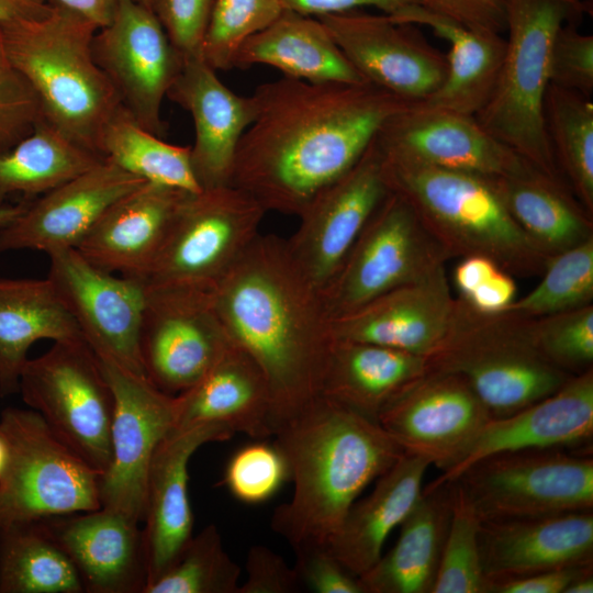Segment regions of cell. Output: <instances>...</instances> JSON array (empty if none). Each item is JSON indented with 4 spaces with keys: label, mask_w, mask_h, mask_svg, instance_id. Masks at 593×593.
<instances>
[{
    "label": "cell",
    "mask_w": 593,
    "mask_h": 593,
    "mask_svg": "<svg viewBox=\"0 0 593 593\" xmlns=\"http://www.w3.org/2000/svg\"><path fill=\"white\" fill-rule=\"evenodd\" d=\"M251 98L255 116L238 143L230 184L266 212L296 216L414 103L368 82L287 77L258 86Z\"/></svg>",
    "instance_id": "obj_1"
},
{
    "label": "cell",
    "mask_w": 593,
    "mask_h": 593,
    "mask_svg": "<svg viewBox=\"0 0 593 593\" xmlns=\"http://www.w3.org/2000/svg\"><path fill=\"white\" fill-rule=\"evenodd\" d=\"M210 293L230 340L267 380L276 432L320 396L333 340L320 295L296 270L286 239L260 233Z\"/></svg>",
    "instance_id": "obj_2"
},
{
    "label": "cell",
    "mask_w": 593,
    "mask_h": 593,
    "mask_svg": "<svg viewBox=\"0 0 593 593\" xmlns=\"http://www.w3.org/2000/svg\"><path fill=\"white\" fill-rule=\"evenodd\" d=\"M272 437L293 494L271 528L293 550L326 547L361 492L405 454L378 422L322 395Z\"/></svg>",
    "instance_id": "obj_3"
},
{
    "label": "cell",
    "mask_w": 593,
    "mask_h": 593,
    "mask_svg": "<svg viewBox=\"0 0 593 593\" xmlns=\"http://www.w3.org/2000/svg\"><path fill=\"white\" fill-rule=\"evenodd\" d=\"M98 30L85 16L54 2L42 16L0 24L7 55L33 88L43 119L75 144L101 156L102 131L122 104L93 57Z\"/></svg>",
    "instance_id": "obj_4"
},
{
    "label": "cell",
    "mask_w": 593,
    "mask_h": 593,
    "mask_svg": "<svg viewBox=\"0 0 593 593\" xmlns=\"http://www.w3.org/2000/svg\"><path fill=\"white\" fill-rule=\"evenodd\" d=\"M381 150L389 190L412 206L450 258L482 255L512 276L542 273L549 256L513 220L493 179Z\"/></svg>",
    "instance_id": "obj_5"
},
{
    "label": "cell",
    "mask_w": 593,
    "mask_h": 593,
    "mask_svg": "<svg viewBox=\"0 0 593 593\" xmlns=\"http://www.w3.org/2000/svg\"><path fill=\"white\" fill-rule=\"evenodd\" d=\"M507 37L495 89L475 115L499 141L548 177L564 181L545 125L550 52L559 29L581 23L582 0H502ZM567 183V182H566Z\"/></svg>",
    "instance_id": "obj_6"
},
{
    "label": "cell",
    "mask_w": 593,
    "mask_h": 593,
    "mask_svg": "<svg viewBox=\"0 0 593 593\" xmlns=\"http://www.w3.org/2000/svg\"><path fill=\"white\" fill-rule=\"evenodd\" d=\"M427 369L460 374L492 418L511 415L557 391L573 374L547 361L519 317L484 315L458 298L456 322Z\"/></svg>",
    "instance_id": "obj_7"
},
{
    "label": "cell",
    "mask_w": 593,
    "mask_h": 593,
    "mask_svg": "<svg viewBox=\"0 0 593 593\" xmlns=\"http://www.w3.org/2000/svg\"><path fill=\"white\" fill-rule=\"evenodd\" d=\"M0 433L8 448L0 473V528L101 507L102 473L64 444L37 412L4 409Z\"/></svg>",
    "instance_id": "obj_8"
},
{
    "label": "cell",
    "mask_w": 593,
    "mask_h": 593,
    "mask_svg": "<svg viewBox=\"0 0 593 593\" xmlns=\"http://www.w3.org/2000/svg\"><path fill=\"white\" fill-rule=\"evenodd\" d=\"M450 481L480 521L593 511V459L564 448L488 456Z\"/></svg>",
    "instance_id": "obj_9"
},
{
    "label": "cell",
    "mask_w": 593,
    "mask_h": 593,
    "mask_svg": "<svg viewBox=\"0 0 593 593\" xmlns=\"http://www.w3.org/2000/svg\"><path fill=\"white\" fill-rule=\"evenodd\" d=\"M267 212L232 184L189 193L143 281L210 291L259 234Z\"/></svg>",
    "instance_id": "obj_10"
},
{
    "label": "cell",
    "mask_w": 593,
    "mask_h": 593,
    "mask_svg": "<svg viewBox=\"0 0 593 593\" xmlns=\"http://www.w3.org/2000/svg\"><path fill=\"white\" fill-rule=\"evenodd\" d=\"M19 393L64 444L93 469L107 471L114 396L85 340L54 342L45 354L27 359Z\"/></svg>",
    "instance_id": "obj_11"
},
{
    "label": "cell",
    "mask_w": 593,
    "mask_h": 593,
    "mask_svg": "<svg viewBox=\"0 0 593 593\" xmlns=\"http://www.w3.org/2000/svg\"><path fill=\"white\" fill-rule=\"evenodd\" d=\"M450 259L412 206L390 191L320 295L328 320L347 314Z\"/></svg>",
    "instance_id": "obj_12"
},
{
    "label": "cell",
    "mask_w": 593,
    "mask_h": 593,
    "mask_svg": "<svg viewBox=\"0 0 593 593\" xmlns=\"http://www.w3.org/2000/svg\"><path fill=\"white\" fill-rule=\"evenodd\" d=\"M491 418L465 378L427 369L385 403L377 422L405 454L444 473L462 460Z\"/></svg>",
    "instance_id": "obj_13"
},
{
    "label": "cell",
    "mask_w": 593,
    "mask_h": 593,
    "mask_svg": "<svg viewBox=\"0 0 593 593\" xmlns=\"http://www.w3.org/2000/svg\"><path fill=\"white\" fill-rule=\"evenodd\" d=\"M389 192L376 136L359 160L299 214V227L286 246L296 270L318 295Z\"/></svg>",
    "instance_id": "obj_14"
},
{
    "label": "cell",
    "mask_w": 593,
    "mask_h": 593,
    "mask_svg": "<svg viewBox=\"0 0 593 593\" xmlns=\"http://www.w3.org/2000/svg\"><path fill=\"white\" fill-rule=\"evenodd\" d=\"M47 255L46 278L96 356L146 377L139 348L145 282L100 269L75 248Z\"/></svg>",
    "instance_id": "obj_15"
},
{
    "label": "cell",
    "mask_w": 593,
    "mask_h": 593,
    "mask_svg": "<svg viewBox=\"0 0 593 593\" xmlns=\"http://www.w3.org/2000/svg\"><path fill=\"white\" fill-rule=\"evenodd\" d=\"M139 348L147 379L177 395L233 346L206 290L147 288Z\"/></svg>",
    "instance_id": "obj_16"
},
{
    "label": "cell",
    "mask_w": 593,
    "mask_h": 593,
    "mask_svg": "<svg viewBox=\"0 0 593 593\" xmlns=\"http://www.w3.org/2000/svg\"><path fill=\"white\" fill-rule=\"evenodd\" d=\"M93 57L122 107L146 131L161 137L164 99L182 65L152 8L120 0L112 22L97 31Z\"/></svg>",
    "instance_id": "obj_17"
},
{
    "label": "cell",
    "mask_w": 593,
    "mask_h": 593,
    "mask_svg": "<svg viewBox=\"0 0 593 593\" xmlns=\"http://www.w3.org/2000/svg\"><path fill=\"white\" fill-rule=\"evenodd\" d=\"M98 359L114 396L112 458L100 481L101 507L141 523L149 465L159 444L174 429L176 395L109 359Z\"/></svg>",
    "instance_id": "obj_18"
},
{
    "label": "cell",
    "mask_w": 593,
    "mask_h": 593,
    "mask_svg": "<svg viewBox=\"0 0 593 593\" xmlns=\"http://www.w3.org/2000/svg\"><path fill=\"white\" fill-rule=\"evenodd\" d=\"M318 19L370 85L419 102L430 97L446 77V55L426 40L417 25L382 12L356 10Z\"/></svg>",
    "instance_id": "obj_19"
},
{
    "label": "cell",
    "mask_w": 593,
    "mask_h": 593,
    "mask_svg": "<svg viewBox=\"0 0 593 593\" xmlns=\"http://www.w3.org/2000/svg\"><path fill=\"white\" fill-rule=\"evenodd\" d=\"M380 146L421 163L489 179L539 170L488 132L474 115L422 109L415 102L377 135Z\"/></svg>",
    "instance_id": "obj_20"
},
{
    "label": "cell",
    "mask_w": 593,
    "mask_h": 593,
    "mask_svg": "<svg viewBox=\"0 0 593 593\" xmlns=\"http://www.w3.org/2000/svg\"><path fill=\"white\" fill-rule=\"evenodd\" d=\"M458 315L446 267L328 320L334 339L390 347L428 358L448 337Z\"/></svg>",
    "instance_id": "obj_21"
},
{
    "label": "cell",
    "mask_w": 593,
    "mask_h": 593,
    "mask_svg": "<svg viewBox=\"0 0 593 593\" xmlns=\"http://www.w3.org/2000/svg\"><path fill=\"white\" fill-rule=\"evenodd\" d=\"M146 181L108 158L27 201L24 212L0 227V253L76 248L105 211Z\"/></svg>",
    "instance_id": "obj_22"
},
{
    "label": "cell",
    "mask_w": 593,
    "mask_h": 593,
    "mask_svg": "<svg viewBox=\"0 0 593 593\" xmlns=\"http://www.w3.org/2000/svg\"><path fill=\"white\" fill-rule=\"evenodd\" d=\"M72 562L88 593H143L147 556L143 528L100 507L37 521Z\"/></svg>",
    "instance_id": "obj_23"
},
{
    "label": "cell",
    "mask_w": 593,
    "mask_h": 593,
    "mask_svg": "<svg viewBox=\"0 0 593 593\" xmlns=\"http://www.w3.org/2000/svg\"><path fill=\"white\" fill-rule=\"evenodd\" d=\"M167 98L192 116L191 164L201 189L228 186L238 143L255 116L251 96L228 89L199 55L182 57Z\"/></svg>",
    "instance_id": "obj_24"
},
{
    "label": "cell",
    "mask_w": 593,
    "mask_h": 593,
    "mask_svg": "<svg viewBox=\"0 0 593 593\" xmlns=\"http://www.w3.org/2000/svg\"><path fill=\"white\" fill-rule=\"evenodd\" d=\"M233 434L223 424H200L170 433L157 447L147 474L143 519L146 586L176 560L192 537L193 515L188 496V465L192 455L201 446L227 440Z\"/></svg>",
    "instance_id": "obj_25"
},
{
    "label": "cell",
    "mask_w": 593,
    "mask_h": 593,
    "mask_svg": "<svg viewBox=\"0 0 593 593\" xmlns=\"http://www.w3.org/2000/svg\"><path fill=\"white\" fill-rule=\"evenodd\" d=\"M479 546L488 581L593 563V511L481 521Z\"/></svg>",
    "instance_id": "obj_26"
},
{
    "label": "cell",
    "mask_w": 593,
    "mask_h": 593,
    "mask_svg": "<svg viewBox=\"0 0 593 593\" xmlns=\"http://www.w3.org/2000/svg\"><path fill=\"white\" fill-rule=\"evenodd\" d=\"M593 436V368L571 376L548 396L501 418H491L452 469L433 483L455 479L473 462L495 454L583 446Z\"/></svg>",
    "instance_id": "obj_27"
},
{
    "label": "cell",
    "mask_w": 593,
    "mask_h": 593,
    "mask_svg": "<svg viewBox=\"0 0 593 593\" xmlns=\"http://www.w3.org/2000/svg\"><path fill=\"white\" fill-rule=\"evenodd\" d=\"M189 193L145 182L113 203L75 249L100 269L143 280Z\"/></svg>",
    "instance_id": "obj_28"
},
{
    "label": "cell",
    "mask_w": 593,
    "mask_h": 593,
    "mask_svg": "<svg viewBox=\"0 0 593 593\" xmlns=\"http://www.w3.org/2000/svg\"><path fill=\"white\" fill-rule=\"evenodd\" d=\"M217 423L255 439L275 434V411L258 365L233 346L191 388L176 395L174 432Z\"/></svg>",
    "instance_id": "obj_29"
},
{
    "label": "cell",
    "mask_w": 593,
    "mask_h": 593,
    "mask_svg": "<svg viewBox=\"0 0 593 593\" xmlns=\"http://www.w3.org/2000/svg\"><path fill=\"white\" fill-rule=\"evenodd\" d=\"M450 481L423 488L395 545L359 577L365 593H432L449 528Z\"/></svg>",
    "instance_id": "obj_30"
},
{
    "label": "cell",
    "mask_w": 593,
    "mask_h": 593,
    "mask_svg": "<svg viewBox=\"0 0 593 593\" xmlns=\"http://www.w3.org/2000/svg\"><path fill=\"white\" fill-rule=\"evenodd\" d=\"M394 20L429 27L449 44L447 74L440 87L418 108L477 115L490 100L502 67L506 41L502 34L469 29L416 4Z\"/></svg>",
    "instance_id": "obj_31"
},
{
    "label": "cell",
    "mask_w": 593,
    "mask_h": 593,
    "mask_svg": "<svg viewBox=\"0 0 593 593\" xmlns=\"http://www.w3.org/2000/svg\"><path fill=\"white\" fill-rule=\"evenodd\" d=\"M429 466L423 458L404 454L376 480L366 497L350 506L326 548L351 573L360 577L381 557L387 538L418 500Z\"/></svg>",
    "instance_id": "obj_32"
},
{
    "label": "cell",
    "mask_w": 593,
    "mask_h": 593,
    "mask_svg": "<svg viewBox=\"0 0 593 593\" xmlns=\"http://www.w3.org/2000/svg\"><path fill=\"white\" fill-rule=\"evenodd\" d=\"M253 65L313 83L366 82L318 18L288 10L239 47L233 68Z\"/></svg>",
    "instance_id": "obj_33"
},
{
    "label": "cell",
    "mask_w": 593,
    "mask_h": 593,
    "mask_svg": "<svg viewBox=\"0 0 593 593\" xmlns=\"http://www.w3.org/2000/svg\"><path fill=\"white\" fill-rule=\"evenodd\" d=\"M426 371L425 357L333 338L320 395L377 422L385 403Z\"/></svg>",
    "instance_id": "obj_34"
},
{
    "label": "cell",
    "mask_w": 593,
    "mask_h": 593,
    "mask_svg": "<svg viewBox=\"0 0 593 593\" xmlns=\"http://www.w3.org/2000/svg\"><path fill=\"white\" fill-rule=\"evenodd\" d=\"M40 339L85 340L47 278H0V398L19 393L27 351Z\"/></svg>",
    "instance_id": "obj_35"
},
{
    "label": "cell",
    "mask_w": 593,
    "mask_h": 593,
    "mask_svg": "<svg viewBox=\"0 0 593 593\" xmlns=\"http://www.w3.org/2000/svg\"><path fill=\"white\" fill-rule=\"evenodd\" d=\"M493 180L513 220L547 256L593 237V216L566 182L540 170L524 177Z\"/></svg>",
    "instance_id": "obj_36"
},
{
    "label": "cell",
    "mask_w": 593,
    "mask_h": 593,
    "mask_svg": "<svg viewBox=\"0 0 593 593\" xmlns=\"http://www.w3.org/2000/svg\"><path fill=\"white\" fill-rule=\"evenodd\" d=\"M104 157L80 147L42 119L13 147L0 153V202L43 195Z\"/></svg>",
    "instance_id": "obj_37"
},
{
    "label": "cell",
    "mask_w": 593,
    "mask_h": 593,
    "mask_svg": "<svg viewBox=\"0 0 593 593\" xmlns=\"http://www.w3.org/2000/svg\"><path fill=\"white\" fill-rule=\"evenodd\" d=\"M63 549L38 522L0 528V593H82Z\"/></svg>",
    "instance_id": "obj_38"
},
{
    "label": "cell",
    "mask_w": 593,
    "mask_h": 593,
    "mask_svg": "<svg viewBox=\"0 0 593 593\" xmlns=\"http://www.w3.org/2000/svg\"><path fill=\"white\" fill-rule=\"evenodd\" d=\"M101 156L146 182L199 192L191 164V146H177L143 128L121 107L105 124Z\"/></svg>",
    "instance_id": "obj_39"
},
{
    "label": "cell",
    "mask_w": 593,
    "mask_h": 593,
    "mask_svg": "<svg viewBox=\"0 0 593 593\" xmlns=\"http://www.w3.org/2000/svg\"><path fill=\"white\" fill-rule=\"evenodd\" d=\"M544 115L559 171L583 209L593 216L592 97L549 85Z\"/></svg>",
    "instance_id": "obj_40"
},
{
    "label": "cell",
    "mask_w": 593,
    "mask_h": 593,
    "mask_svg": "<svg viewBox=\"0 0 593 593\" xmlns=\"http://www.w3.org/2000/svg\"><path fill=\"white\" fill-rule=\"evenodd\" d=\"M542 278L503 312L538 317L592 304L593 237L548 258Z\"/></svg>",
    "instance_id": "obj_41"
},
{
    "label": "cell",
    "mask_w": 593,
    "mask_h": 593,
    "mask_svg": "<svg viewBox=\"0 0 593 593\" xmlns=\"http://www.w3.org/2000/svg\"><path fill=\"white\" fill-rule=\"evenodd\" d=\"M239 575L240 568L225 551L217 527L208 525L143 593H237Z\"/></svg>",
    "instance_id": "obj_42"
},
{
    "label": "cell",
    "mask_w": 593,
    "mask_h": 593,
    "mask_svg": "<svg viewBox=\"0 0 593 593\" xmlns=\"http://www.w3.org/2000/svg\"><path fill=\"white\" fill-rule=\"evenodd\" d=\"M282 0H213L202 57L214 70L233 68L239 47L283 12Z\"/></svg>",
    "instance_id": "obj_43"
},
{
    "label": "cell",
    "mask_w": 593,
    "mask_h": 593,
    "mask_svg": "<svg viewBox=\"0 0 593 593\" xmlns=\"http://www.w3.org/2000/svg\"><path fill=\"white\" fill-rule=\"evenodd\" d=\"M519 318L533 347L551 365L570 374L592 368L593 304Z\"/></svg>",
    "instance_id": "obj_44"
},
{
    "label": "cell",
    "mask_w": 593,
    "mask_h": 593,
    "mask_svg": "<svg viewBox=\"0 0 593 593\" xmlns=\"http://www.w3.org/2000/svg\"><path fill=\"white\" fill-rule=\"evenodd\" d=\"M451 484V517L432 593H486L479 546L481 521Z\"/></svg>",
    "instance_id": "obj_45"
},
{
    "label": "cell",
    "mask_w": 593,
    "mask_h": 593,
    "mask_svg": "<svg viewBox=\"0 0 593 593\" xmlns=\"http://www.w3.org/2000/svg\"><path fill=\"white\" fill-rule=\"evenodd\" d=\"M287 480L286 461L273 443L243 447L230 459L224 473L228 491L237 500L251 504L270 499Z\"/></svg>",
    "instance_id": "obj_46"
},
{
    "label": "cell",
    "mask_w": 593,
    "mask_h": 593,
    "mask_svg": "<svg viewBox=\"0 0 593 593\" xmlns=\"http://www.w3.org/2000/svg\"><path fill=\"white\" fill-rule=\"evenodd\" d=\"M42 119L40 101L9 59L0 33V153L27 136Z\"/></svg>",
    "instance_id": "obj_47"
},
{
    "label": "cell",
    "mask_w": 593,
    "mask_h": 593,
    "mask_svg": "<svg viewBox=\"0 0 593 593\" xmlns=\"http://www.w3.org/2000/svg\"><path fill=\"white\" fill-rule=\"evenodd\" d=\"M566 22L557 32L550 52L549 85L593 94V36Z\"/></svg>",
    "instance_id": "obj_48"
},
{
    "label": "cell",
    "mask_w": 593,
    "mask_h": 593,
    "mask_svg": "<svg viewBox=\"0 0 593 593\" xmlns=\"http://www.w3.org/2000/svg\"><path fill=\"white\" fill-rule=\"evenodd\" d=\"M213 0H154L153 11L182 57L199 56Z\"/></svg>",
    "instance_id": "obj_49"
},
{
    "label": "cell",
    "mask_w": 593,
    "mask_h": 593,
    "mask_svg": "<svg viewBox=\"0 0 593 593\" xmlns=\"http://www.w3.org/2000/svg\"><path fill=\"white\" fill-rule=\"evenodd\" d=\"M294 569L303 589L315 593H365L359 577L351 573L326 547L294 550Z\"/></svg>",
    "instance_id": "obj_50"
},
{
    "label": "cell",
    "mask_w": 593,
    "mask_h": 593,
    "mask_svg": "<svg viewBox=\"0 0 593 593\" xmlns=\"http://www.w3.org/2000/svg\"><path fill=\"white\" fill-rule=\"evenodd\" d=\"M247 578L237 593H295L303 586L294 567L264 545L253 546L246 559Z\"/></svg>",
    "instance_id": "obj_51"
},
{
    "label": "cell",
    "mask_w": 593,
    "mask_h": 593,
    "mask_svg": "<svg viewBox=\"0 0 593 593\" xmlns=\"http://www.w3.org/2000/svg\"><path fill=\"white\" fill-rule=\"evenodd\" d=\"M422 9L452 20L469 29L504 34L502 0H413Z\"/></svg>",
    "instance_id": "obj_52"
},
{
    "label": "cell",
    "mask_w": 593,
    "mask_h": 593,
    "mask_svg": "<svg viewBox=\"0 0 593 593\" xmlns=\"http://www.w3.org/2000/svg\"><path fill=\"white\" fill-rule=\"evenodd\" d=\"M593 572L592 564L540 571L518 578L488 581L486 593H564L578 578Z\"/></svg>",
    "instance_id": "obj_53"
},
{
    "label": "cell",
    "mask_w": 593,
    "mask_h": 593,
    "mask_svg": "<svg viewBox=\"0 0 593 593\" xmlns=\"http://www.w3.org/2000/svg\"><path fill=\"white\" fill-rule=\"evenodd\" d=\"M516 291L513 276L499 269L469 296L459 299L480 314L495 315L503 313L515 301Z\"/></svg>",
    "instance_id": "obj_54"
},
{
    "label": "cell",
    "mask_w": 593,
    "mask_h": 593,
    "mask_svg": "<svg viewBox=\"0 0 593 593\" xmlns=\"http://www.w3.org/2000/svg\"><path fill=\"white\" fill-rule=\"evenodd\" d=\"M282 2L288 11L316 18L362 7H371L382 13L393 15L415 4L413 0H282Z\"/></svg>",
    "instance_id": "obj_55"
},
{
    "label": "cell",
    "mask_w": 593,
    "mask_h": 593,
    "mask_svg": "<svg viewBox=\"0 0 593 593\" xmlns=\"http://www.w3.org/2000/svg\"><path fill=\"white\" fill-rule=\"evenodd\" d=\"M502 269L493 259L482 255L462 257L455 267L452 279L460 299L469 296L478 287Z\"/></svg>",
    "instance_id": "obj_56"
},
{
    "label": "cell",
    "mask_w": 593,
    "mask_h": 593,
    "mask_svg": "<svg viewBox=\"0 0 593 593\" xmlns=\"http://www.w3.org/2000/svg\"><path fill=\"white\" fill-rule=\"evenodd\" d=\"M120 0H51L85 16L98 29L109 25L116 12Z\"/></svg>",
    "instance_id": "obj_57"
},
{
    "label": "cell",
    "mask_w": 593,
    "mask_h": 593,
    "mask_svg": "<svg viewBox=\"0 0 593 593\" xmlns=\"http://www.w3.org/2000/svg\"><path fill=\"white\" fill-rule=\"evenodd\" d=\"M49 8L51 2L46 0H0V24L16 19L42 16Z\"/></svg>",
    "instance_id": "obj_58"
},
{
    "label": "cell",
    "mask_w": 593,
    "mask_h": 593,
    "mask_svg": "<svg viewBox=\"0 0 593 593\" xmlns=\"http://www.w3.org/2000/svg\"><path fill=\"white\" fill-rule=\"evenodd\" d=\"M26 203L27 201H20L13 204L0 202V227L8 225L21 215L26 208Z\"/></svg>",
    "instance_id": "obj_59"
},
{
    "label": "cell",
    "mask_w": 593,
    "mask_h": 593,
    "mask_svg": "<svg viewBox=\"0 0 593 593\" xmlns=\"http://www.w3.org/2000/svg\"><path fill=\"white\" fill-rule=\"evenodd\" d=\"M592 592H593V572L578 578L564 591V593H592Z\"/></svg>",
    "instance_id": "obj_60"
},
{
    "label": "cell",
    "mask_w": 593,
    "mask_h": 593,
    "mask_svg": "<svg viewBox=\"0 0 593 593\" xmlns=\"http://www.w3.org/2000/svg\"><path fill=\"white\" fill-rule=\"evenodd\" d=\"M7 457H8L7 443L2 434L0 433V473L2 472L4 468V465L7 462Z\"/></svg>",
    "instance_id": "obj_61"
},
{
    "label": "cell",
    "mask_w": 593,
    "mask_h": 593,
    "mask_svg": "<svg viewBox=\"0 0 593 593\" xmlns=\"http://www.w3.org/2000/svg\"><path fill=\"white\" fill-rule=\"evenodd\" d=\"M133 1L153 9L154 0H133Z\"/></svg>",
    "instance_id": "obj_62"
}]
</instances>
